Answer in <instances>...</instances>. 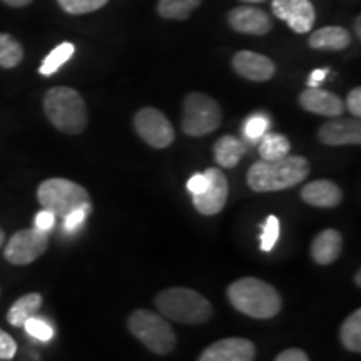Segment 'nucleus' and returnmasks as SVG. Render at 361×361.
<instances>
[{"label": "nucleus", "instance_id": "nucleus-39", "mask_svg": "<svg viewBox=\"0 0 361 361\" xmlns=\"http://www.w3.org/2000/svg\"><path fill=\"white\" fill-rule=\"evenodd\" d=\"M355 29H356V37H361V17L358 16L355 20Z\"/></svg>", "mask_w": 361, "mask_h": 361}, {"label": "nucleus", "instance_id": "nucleus-8", "mask_svg": "<svg viewBox=\"0 0 361 361\" xmlns=\"http://www.w3.org/2000/svg\"><path fill=\"white\" fill-rule=\"evenodd\" d=\"M49 247V233L39 229H20L13 233L4 247V258L11 264L25 266L37 261Z\"/></svg>", "mask_w": 361, "mask_h": 361}, {"label": "nucleus", "instance_id": "nucleus-14", "mask_svg": "<svg viewBox=\"0 0 361 361\" xmlns=\"http://www.w3.org/2000/svg\"><path fill=\"white\" fill-rule=\"evenodd\" d=\"M228 20L236 32L247 35H264L273 27V20L268 13L250 6H241L229 11Z\"/></svg>", "mask_w": 361, "mask_h": 361}, {"label": "nucleus", "instance_id": "nucleus-36", "mask_svg": "<svg viewBox=\"0 0 361 361\" xmlns=\"http://www.w3.org/2000/svg\"><path fill=\"white\" fill-rule=\"evenodd\" d=\"M274 361H310V358L303 350L290 348V350L281 351Z\"/></svg>", "mask_w": 361, "mask_h": 361}, {"label": "nucleus", "instance_id": "nucleus-7", "mask_svg": "<svg viewBox=\"0 0 361 361\" xmlns=\"http://www.w3.org/2000/svg\"><path fill=\"white\" fill-rule=\"evenodd\" d=\"M223 112L219 104L202 92H191L184 99L183 130L192 137L213 133L221 126Z\"/></svg>", "mask_w": 361, "mask_h": 361}, {"label": "nucleus", "instance_id": "nucleus-6", "mask_svg": "<svg viewBox=\"0 0 361 361\" xmlns=\"http://www.w3.org/2000/svg\"><path fill=\"white\" fill-rule=\"evenodd\" d=\"M129 331L154 355H169L176 348V333L161 314L135 310L128 319Z\"/></svg>", "mask_w": 361, "mask_h": 361}, {"label": "nucleus", "instance_id": "nucleus-35", "mask_svg": "<svg viewBox=\"0 0 361 361\" xmlns=\"http://www.w3.org/2000/svg\"><path fill=\"white\" fill-rule=\"evenodd\" d=\"M346 106H348V111L353 114L356 119L361 116V89L355 87L346 97Z\"/></svg>", "mask_w": 361, "mask_h": 361}, {"label": "nucleus", "instance_id": "nucleus-37", "mask_svg": "<svg viewBox=\"0 0 361 361\" xmlns=\"http://www.w3.org/2000/svg\"><path fill=\"white\" fill-rule=\"evenodd\" d=\"M328 69H316L310 74V79H308V87H319L322 82L324 79H326L328 75Z\"/></svg>", "mask_w": 361, "mask_h": 361}, {"label": "nucleus", "instance_id": "nucleus-3", "mask_svg": "<svg viewBox=\"0 0 361 361\" xmlns=\"http://www.w3.org/2000/svg\"><path fill=\"white\" fill-rule=\"evenodd\" d=\"M44 112L54 128L64 134H80L87 128V107L72 87H52L44 96Z\"/></svg>", "mask_w": 361, "mask_h": 361}, {"label": "nucleus", "instance_id": "nucleus-19", "mask_svg": "<svg viewBox=\"0 0 361 361\" xmlns=\"http://www.w3.org/2000/svg\"><path fill=\"white\" fill-rule=\"evenodd\" d=\"M350 44V32L338 25H328L314 30L310 37V47L316 49V51H343Z\"/></svg>", "mask_w": 361, "mask_h": 361}, {"label": "nucleus", "instance_id": "nucleus-28", "mask_svg": "<svg viewBox=\"0 0 361 361\" xmlns=\"http://www.w3.org/2000/svg\"><path fill=\"white\" fill-rule=\"evenodd\" d=\"M109 0H57L61 8L72 16H82V13L96 12L102 8Z\"/></svg>", "mask_w": 361, "mask_h": 361}, {"label": "nucleus", "instance_id": "nucleus-31", "mask_svg": "<svg viewBox=\"0 0 361 361\" xmlns=\"http://www.w3.org/2000/svg\"><path fill=\"white\" fill-rule=\"evenodd\" d=\"M90 211H92V206H87V207H79V209H74L72 213H69L66 216L64 219V231L66 233H78L80 228H82L85 219L89 218Z\"/></svg>", "mask_w": 361, "mask_h": 361}, {"label": "nucleus", "instance_id": "nucleus-22", "mask_svg": "<svg viewBox=\"0 0 361 361\" xmlns=\"http://www.w3.org/2000/svg\"><path fill=\"white\" fill-rule=\"evenodd\" d=\"M202 0H159L157 12L169 20H186L194 8L201 6Z\"/></svg>", "mask_w": 361, "mask_h": 361}, {"label": "nucleus", "instance_id": "nucleus-33", "mask_svg": "<svg viewBox=\"0 0 361 361\" xmlns=\"http://www.w3.org/2000/svg\"><path fill=\"white\" fill-rule=\"evenodd\" d=\"M54 226H56V214L51 213V211L42 209L35 214V219H34L35 229H39V231H44V233H49Z\"/></svg>", "mask_w": 361, "mask_h": 361}, {"label": "nucleus", "instance_id": "nucleus-2", "mask_svg": "<svg viewBox=\"0 0 361 361\" xmlns=\"http://www.w3.org/2000/svg\"><path fill=\"white\" fill-rule=\"evenodd\" d=\"M228 298L238 311L256 319L274 318L283 306L279 293L256 278H243L229 284Z\"/></svg>", "mask_w": 361, "mask_h": 361}, {"label": "nucleus", "instance_id": "nucleus-30", "mask_svg": "<svg viewBox=\"0 0 361 361\" xmlns=\"http://www.w3.org/2000/svg\"><path fill=\"white\" fill-rule=\"evenodd\" d=\"M278 238H279V221L276 216H269V218L266 219L264 231L261 234V250L264 252H269L274 246H276Z\"/></svg>", "mask_w": 361, "mask_h": 361}, {"label": "nucleus", "instance_id": "nucleus-26", "mask_svg": "<svg viewBox=\"0 0 361 361\" xmlns=\"http://www.w3.org/2000/svg\"><path fill=\"white\" fill-rule=\"evenodd\" d=\"M75 52V45L71 42H62L59 44L56 49H52L51 54L44 59L42 66H40L39 72L42 75H52L61 69L66 62L71 61V57L74 56Z\"/></svg>", "mask_w": 361, "mask_h": 361}, {"label": "nucleus", "instance_id": "nucleus-1", "mask_svg": "<svg viewBox=\"0 0 361 361\" xmlns=\"http://www.w3.org/2000/svg\"><path fill=\"white\" fill-rule=\"evenodd\" d=\"M310 174V162L301 156H284L276 161H258L247 173V186L256 192H273L293 188Z\"/></svg>", "mask_w": 361, "mask_h": 361}, {"label": "nucleus", "instance_id": "nucleus-13", "mask_svg": "<svg viewBox=\"0 0 361 361\" xmlns=\"http://www.w3.org/2000/svg\"><path fill=\"white\" fill-rule=\"evenodd\" d=\"M319 141L326 146H358L361 142V124L356 119L333 117L318 130Z\"/></svg>", "mask_w": 361, "mask_h": 361}, {"label": "nucleus", "instance_id": "nucleus-15", "mask_svg": "<svg viewBox=\"0 0 361 361\" xmlns=\"http://www.w3.org/2000/svg\"><path fill=\"white\" fill-rule=\"evenodd\" d=\"M233 67L241 78L252 80V82H266L276 72V67H274L269 57L251 51H241L234 54Z\"/></svg>", "mask_w": 361, "mask_h": 361}, {"label": "nucleus", "instance_id": "nucleus-25", "mask_svg": "<svg viewBox=\"0 0 361 361\" xmlns=\"http://www.w3.org/2000/svg\"><path fill=\"white\" fill-rule=\"evenodd\" d=\"M24 59V47L11 34L0 32V67L4 69H13Z\"/></svg>", "mask_w": 361, "mask_h": 361}, {"label": "nucleus", "instance_id": "nucleus-27", "mask_svg": "<svg viewBox=\"0 0 361 361\" xmlns=\"http://www.w3.org/2000/svg\"><path fill=\"white\" fill-rule=\"evenodd\" d=\"M269 124L271 121L268 114H264V112H255V114H251L246 119L243 133H245V137L250 142H259L261 137L268 133Z\"/></svg>", "mask_w": 361, "mask_h": 361}, {"label": "nucleus", "instance_id": "nucleus-34", "mask_svg": "<svg viewBox=\"0 0 361 361\" xmlns=\"http://www.w3.org/2000/svg\"><path fill=\"white\" fill-rule=\"evenodd\" d=\"M207 188V178L204 173L194 174L191 179L188 180V191L192 194V196H197Z\"/></svg>", "mask_w": 361, "mask_h": 361}, {"label": "nucleus", "instance_id": "nucleus-11", "mask_svg": "<svg viewBox=\"0 0 361 361\" xmlns=\"http://www.w3.org/2000/svg\"><path fill=\"white\" fill-rule=\"evenodd\" d=\"M274 16L286 22L296 34H306L313 29L316 13L310 0H273Z\"/></svg>", "mask_w": 361, "mask_h": 361}, {"label": "nucleus", "instance_id": "nucleus-38", "mask_svg": "<svg viewBox=\"0 0 361 361\" xmlns=\"http://www.w3.org/2000/svg\"><path fill=\"white\" fill-rule=\"evenodd\" d=\"M4 4H7V6H11V7H16V8H19V7H25V6H29V4H32L34 0H2Z\"/></svg>", "mask_w": 361, "mask_h": 361}, {"label": "nucleus", "instance_id": "nucleus-41", "mask_svg": "<svg viewBox=\"0 0 361 361\" xmlns=\"http://www.w3.org/2000/svg\"><path fill=\"white\" fill-rule=\"evenodd\" d=\"M241 2H246V4H263V2H268V0H241Z\"/></svg>", "mask_w": 361, "mask_h": 361}, {"label": "nucleus", "instance_id": "nucleus-16", "mask_svg": "<svg viewBox=\"0 0 361 361\" xmlns=\"http://www.w3.org/2000/svg\"><path fill=\"white\" fill-rule=\"evenodd\" d=\"M300 104L305 111L324 117H340L345 112V102L336 94L319 87H308L300 96Z\"/></svg>", "mask_w": 361, "mask_h": 361}, {"label": "nucleus", "instance_id": "nucleus-32", "mask_svg": "<svg viewBox=\"0 0 361 361\" xmlns=\"http://www.w3.org/2000/svg\"><path fill=\"white\" fill-rule=\"evenodd\" d=\"M17 353V343L13 338L0 328V360H12Z\"/></svg>", "mask_w": 361, "mask_h": 361}, {"label": "nucleus", "instance_id": "nucleus-12", "mask_svg": "<svg viewBox=\"0 0 361 361\" xmlns=\"http://www.w3.org/2000/svg\"><path fill=\"white\" fill-rule=\"evenodd\" d=\"M256 346L246 338H224L202 351L197 361H255Z\"/></svg>", "mask_w": 361, "mask_h": 361}, {"label": "nucleus", "instance_id": "nucleus-18", "mask_svg": "<svg viewBox=\"0 0 361 361\" xmlns=\"http://www.w3.org/2000/svg\"><path fill=\"white\" fill-rule=\"evenodd\" d=\"M343 250V238L336 229H324L314 238L311 245V258L318 264H331L340 258Z\"/></svg>", "mask_w": 361, "mask_h": 361}, {"label": "nucleus", "instance_id": "nucleus-4", "mask_svg": "<svg viewBox=\"0 0 361 361\" xmlns=\"http://www.w3.org/2000/svg\"><path fill=\"white\" fill-rule=\"evenodd\" d=\"M162 314L178 323L202 324L213 316V306L201 293L189 288H169L156 296Z\"/></svg>", "mask_w": 361, "mask_h": 361}, {"label": "nucleus", "instance_id": "nucleus-24", "mask_svg": "<svg viewBox=\"0 0 361 361\" xmlns=\"http://www.w3.org/2000/svg\"><path fill=\"white\" fill-rule=\"evenodd\" d=\"M340 340L346 350L361 351V311L356 310L345 319L340 329Z\"/></svg>", "mask_w": 361, "mask_h": 361}, {"label": "nucleus", "instance_id": "nucleus-10", "mask_svg": "<svg viewBox=\"0 0 361 361\" xmlns=\"http://www.w3.org/2000/svg\"><path fill=\"white\" fill-rule=\"evenodd\" d=\"M207 178V188L197 196H192V204L204 216H214L224 209L228 201L229 184L223 171L218 168H209L204 171Z\"/></svg>", "mask_w": 361, "mask_h": 361}, {"label": "nucleus", "instance_id": "nucleus-17", "mask_svg": "<svg viewBox=\"0 0 361 361\" xmlns=\"http://www.w3.org/2000/svg\"><path fill=\"white\" fill-rule=\"evenodd\" d=\"M301 200L316 207H336L341 204L343 192L331 180L318 179L301 189Z\"/></svg>", "mask_w": 361, "mask_h": 361}, {"label": "nucleus", "instance_id": "nucleus-23", "mask_svg": "<svg viewBox=\"0 0 361 361\" xmlns=\"http://www.w3.org/2000/svg\"><path fill=\"white\" fill-rule=\"evenodd\" d=\"M291 144L283 134L266 133L259 141V156L263 161H276L290 154Z\"/></svg>", "mask_w": 361, "mask_h": 361}, {"label": "nucleus", "instance_id": "nucleus-40", "mask_svg": "<svg viewBox=\"0 0 361 361\" xmlns=\"http://www.w3.org/2000/svg\"><path fill=\"white\" fill-rule=\"evenodd\" d=\"M4 243H6V233H4V229L0 228V247L4 246Z\"/></svg>", "mask_w": 361, "mask_h": 361}, {"label": "nucleus", "instance_id": "nucleus-9", "mask_svg": "<svg viewBox=\"0 0 361 361\" xmlns=\"http://www.w3.org/2000/svg\"><path fill=\"white\" fill-rule=\"evenodd\" d=\"M134 128L149 146L164 149L174 142L176 133L168 117L154 107H144L135 112Z\"/></svg>", "mask_w": 361, "mask_h": 361}, {"label": "nucleus", "instance_id": "nucleus-5", "mask_svg": "<svg viewBox=\"0 0 361 361\" xmlns=\"http://www.w3.org/2000/svg\"><path fill=\"white\" fill-rule=\"evenodd\" d=\"M37 200L42 209L51 211L56 218H66L74 209L92 206L87 189L64 178L44 180L37 189Z\"/></svg>", "mask_w": 361, "mask_h": 361}, {"label": "nucleus", "instance_id": "nucleus-20", "mask_svg": "<svg viewBox=\"0 0 361 361\" xmlns=\"http://www.w3.org/2000/svg\"><path fill=\"white\" fill-rule=\"evenodd\" d=\"M247 146L245 141L234 137V135H223L214 144V159L221 168L231 169L238 166L241 157L246 154Z\"/></svg>", "mask_w": 361, "mask_h": 361}, {"label": "nucleus", "instance_id": "nucleus-29", "mask_svg": "<svg viewBox=\"0 0 361 361\" xmlns=\"http://www.w3.org/2000/svg\"><path fill=\"white\" fill-rule=\"evenodd\" d=\"M24 328H25L27 335L32 336V338H35V340H39L42 343L51 341L54 338V328L47 322H44L42 318H37V314L27 319V322L24 323Z\"/></svg>", "mask_w": 361, "mask_h": 361}, {"label": "nucleus", "instance_id": "nucleus-21", "mask_svg": "<svg viewBox=\"0 0 361 361\" xmlns=\"http://www.w3.org/2000/svg\"><path fill=\"white\" fill-rule=\"evenodd\" d=\"M42 301L44 300L40 293H29V295L20 296L8 310L7 322L16 328L24 326L27 319L39 313L40 308H42Z\"/></svg>", "mask_w": 361, "mask_h": 361}]
</instances>
